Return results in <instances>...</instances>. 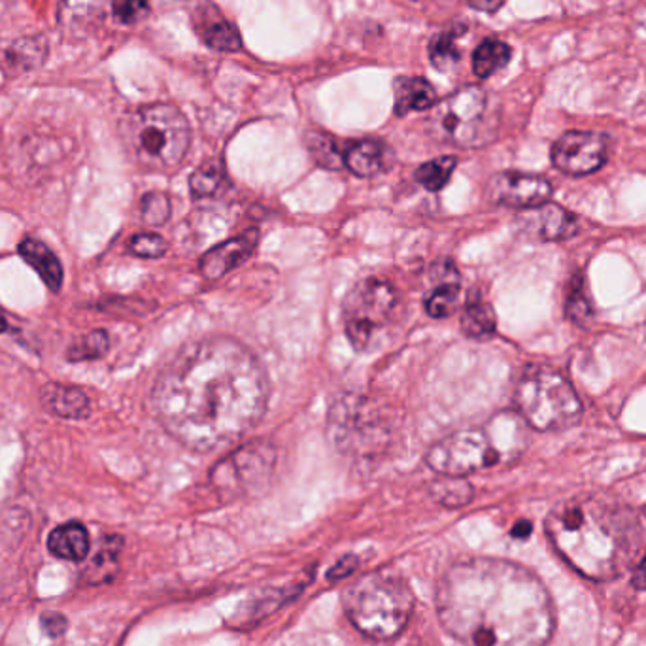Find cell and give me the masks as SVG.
<instances>
[{"label":"cell","mask_w":646,"mask_h":646,"mask_svg":"<svg viewBox=\"0 0 646 646\" xmlns=\"http://www.w3.org/2000/svg\"><path fill=\"white\" fill-rule=\"evenodd\" d=\"M269 384L240 342L211 337L183 346L161 370L152 405L161 426L189 451L237 443L267 410Z\"/></svg>","instance_id":"6da1fadb"},{"label":"cell","mask_w":646,"mask_h":646,"mask_svg":"<svg viewBox=\"0 0 646 646\" xmlns=\"http://www.w3.org/2000/svg\"><path fill=\"white\" fill-rule=\"evenodd\" d=\"M436 610L444 630L467 646H546L556 628L545 584L507 559L452 566L439 586Z\"/></svg>","instance_id":"7a4b0ae2"},{"label":"cell","mask_w":646,"mask_h":646,"mask_svg":"<svg viewBox=\"0 0 646 646\" xmlns=\"http://www.w3.org/2000/svg\"><path fill=\"white\" fill-rule=\"evenodd\" d=\"M546 533L559 556L590 581L624 573L637 550V522L628 510L594 497L561 503L546 518Z\"/></svg>","instance_id":"3957f363"},{"label":"cell","mask_w":646,"mask_h":646,"mask_svg":"<svg viewBox=\"0 0 646 646\" xmlns=\"http://www.w3.org/2000/svg\"><path fill=\"white\" fill-rule=\"evenodd\" d=\"M525 444V421L515 413H499L482 428L444 436L428 452V465L439 474L464 477L516 461Z\"/></svg>","instance_id":"277c9868"},{"label":"cell","mask_w":646,"mask_h":646,"mask_svg":"<svg viewBox=\"0 0 646 646\" xmlns=\"http://www.w3.org/2000/svg\"><path fill=\"white\" fill-rule=\"evenodd\" d=\"M119 137L135 165L150 173H173L182 165L191 131L173 104H148L122 119Z\"/></svg>","instance_id":"5b68a950"},{"label":"cell","mask_w":646,"mask_h":646,"mask_svg":"<svg viewBox=\"0 0 646 646\" xmlns=\"http://www.w3.org/2000/svg\"><path fill=\"white\" fill-rule=\"evenodd\" d=\"M352 624L370 639L397 637L415 610V596L407 582L392 573H370L357 579L342 594Z\"/></svg>","instance_id":"8992f818"},{"label":"cell","mask_w":646,"mask_h":646,"mask_svg":"<svg viewBox=\"0 0 646 646\" xmlns=\"http://www.w3.org/2000/svg\"><path fill=\"white\" fill-rule=\"evenodd\" d=\"M518 415L537 431H563L582 418V403L573 385L550 367H528L515 390Z\"/></svg>","instance_id":"52a82bcc"},{"label":"cell","mask_w":646,"mask_h":646,"mask_svg":"<svg viewBox=\"0 0 646 646\" xmlns=\"http://www.w3.org/2000/svg\"><path fill=\"white\" fill-rule=\"evenodd\" d=\"M429 129L448 144L461 148L486 144L495 131L490 94L474 86L459 89L436 104L429 117Z\"/></svg>","instance_id":"ba28073f"},{"label":"cell","mask_w":646,"mask_h":646,"mask_svg":"<svg viewBox=\"0 0 646 646\" xmlns=\"http://www.w3.org/2000/svg\"><path fill=\"white\" fill-rule=\"evenodd\" d=\"M390 423L367 397L344 395L329 413L327 435L349 456H375L390 443Z\"/></svg>","instance_id":"9c48e42d"},{"label":"cell","mask_w":646,"mask_h":646,"mask_svg":"<svg viewBox=\"0 0 646 646\" xmlns=\"http://www.w3.org/2000/svg\"><path fill=\"white\" fill-rule=\"evenodd\" d=\"M275 467L277 451L273 444H246L212 469V486L219 495L229 499L259 494L269 486Z\"/></svg>","instance_id":"30bf717a"},{"label":"cell","mask_w":646,"mask_h":646,"mask_svg":"<svg viewBox=\"0 0 646 646\" xmlns=\"http://www.w3.org/2000/svg\"><path fill=\"white\" fill-rule=\"evenodd\" d=\"M397 305L392 283L380 278H365L350 291L344 303V324L352 346L357 352L369 349L378 327L384 326Z\"/></svg>","instance_id":"8fae6325"},{"label":"cell","mask_w":646,"mask_h":646,"mask_svg":"<svg viewBox=\"0 0 646 646\" xmlns=\"http://www.w3.org/2000/svg\"><path fill=\"white\" fill-rule=\"evenodd\" d=\"M607 161V139L599 132L569 131L553 145V163L567 176L596 173Z\"/></svg>","instance_id":"7c38bea8"},{"label":"cell","mask_w":646,"mask_h":646,"mask_svg":"<svg viewBox=\"0 0 646 646\" xmlns=\"http://www.w3.org/2000/svg\"><path fill=\"white\" fill-rule=\"evenodd\" d=\"M553 193V183L543 176L525 175L515 170L499 173L487 183V195L494 203L522 211L548 203Z\"/></svg>","instance_id":"4fadbf2b"},{"label":"cell","mask_w":646,"mask_h":646,"mask_svg":"<svg viewBox=\"0 0 646 646\" xmlns=\"http://www.w3.org/2000/svg\"><path fill=\"white\" fill-rule=\"evenodd\" d=\"M523 232L539 240H566L577 235V218L559 204L546 203L520 214Z\"/></svg>","instance_id":"5bb4252c"},{"label":"cell","mask_w":646,"mask_h":646,"mask_svg":"<svg viewBox=\"0 0 646 646\" xmlns=\"http://www.w3.org/2000/svg\"><path fill=\"white\" fill-rule=\"evenodd\" d=\"M257 242H259V232L255 229L240 235L237 239L227 240L224 244L212 248L201 257L199 269L208 280L226 277L227 273L237 269L240 263L246 262L257 246Z\"/></svg>","instance_id":"9a60e30c"},{"label":"cell","mask_w":646,"mask_h":646,"mask_svg":"<svg viewBox=\"0 0 646 646\" xmlns=\"http://www.w3.org/2000/svg\"><path fill=\"white\" fill-rule=\"evenodd\" d=\"M433 290L426 297V311L431 318H448L459 303V273L452 262L436 263L431 270Z\"/></svg>","instance_id":"2e32d148"},{"label":"cell","mask_w":646,"mask_h":646,"mask_svg":"<svg viewBox=\"0 0 646 646\" xmlns=\"http://www.w3.org/2000/svg\"><path fill=\"white\" fill-rule=\"evenodd\" d=\"M195 27L199 37L214 50H240L239 30L235 29L231 23L226 22L212 4H203L199 8L195 14Z\"/></svg>","instance_id":"e0dca14e"},{"label":"cell","mask_w":646,"mask_h":646,"mask_svg":"<svg viewBox=\"0 0 646 646\" xmlns=\"http://www.w3.org/2000/svg\"><path fill=\"white\" fill-rule=\"evenodd\" d=\"M40 400L46 410L59 418H68V420H80L89 415V400L80 388L65 384H48Z\"/></svg>","instance_id":"ac0fdd59"},{"label":"cell","mask_w":646,"mask_h":646,"mask_svg":"<svg viewBox=\"0 0 646 646\" xmlns=\"http://www.w3.org/2000/svg\"><path fill=\"white\" fill-rule=\"evenodd\" d=\"M89 533L81 523L68 522L51 531L48 537L50 553L66 561H84L89 554Z\"/></svg>","instance_id":"d6986e66"},{"label":"cell","mask_w":646,"mask_h":646,"mask_svg":"<svg viewBox=\"0 0 646 646\" xmlns=\"http://www.w3.org/2000/svg\"><path fill=\"white\" fill-rule=\"evenodd\" d=\"M395 114L407 116L410 112H421L435 104L436 93L433 86L423 78L401 76L395 80Z\"/></svg>","instance_id":"ffe728a7"},{"label":"cell","mask_w":646,"mask_h":646,"mask_svg":"<svg viewBox=\"0 0 646 646\" xmlns=\"http://www.w3.org/2000/svg\"><path fill=\"white\" fill-rule=\"evenodd\" d=\"M20 254L23 259L29 263L33 269L37 270L38 277L45 280L46 286L53 293H58L63 286V267L50 248L35 239L23 240L20 244Z\"/></svg>","instance_id":"44dd1931"},{"label":"cell","mask_w":646,"mask_h":646,"mask_svg":"<svg viewBox=\"0 0 646 646\" xmlns=\"http://www.w3.org/2000/svg\"><path fill=\"white\" fill-rule=\"evenodd\" d=\"M461 331L472 341H487L497 331L494 308L486 301L472 295L461 314Z\"/></svg>","instance_id":"7402d4cb"},{"label":"cell","mask_w":646,"mask_h":646,"mask_svg":"<svg viewBox=\"0 0 646 646\" xmlns=\"http://www.w3.org/2000/svg\"><path fill=\"white\" fill-rule=\"evenodd\" d=\"M344 165L362 178H369L384 167V145L377 140H362L344 153Z\"/></svg>","instance_id":"603a6c76"},{"label":"cell","mask_w":646,"mask_h":646,"mask_svg":"<svg viewBox=\"0 0 646 646\" xmlns=\"http://www.w3.org/2000/svg\"><path fill=\"white\" fill-rule=\"evenodd\" d=\"M122 546H124V541L119 537L102 539L101 548L97 550L91 566L86 571L88 582L101 584V582H109L116 574Z\"/></svg>","instance_id":"cb8c5ba5"},{"label":"cell","mask_w":646,"mask_h":646,"mask_svg":"<svg viewBox=\"0 0 646 646\" xmlns=\"http://www.w3.org/2000/svg\"><path fill=\"white\" fill-rule=\"evenodd\" d=\"M510 48L502 40H484L472 55V71L479 78H490L510 61Z\"/></svg>","instance_id":"d4e9b609"},{"label":"cell","mask_w":646,"mask_h":646,"mask_svg":"<svg viewBox=\"0 0 646 646\" xmlns=\"http://www.w3.org/2000/svg\"><path fill=\"white\" fill-rule=\"evenodd\" d=\"M46 55H48L46 38H25L8 50V65L15 73H25L42 65Z\"/></svg>","instance_id":"484cf974"},{"label":"cell","mask_w":646,"mask_h":646,"mask_svg":"<svg viewBox=\"0 0 646 646\" xmlns=\"http://www.w3.org/2000/svg\"><path fill=\"white\" fill-rule=\"evenodd\" d=\"M431 495L444 507L458 508L465 507L467 503L471 502L474 490L464 477L443 474L441 479L431 484Z\"/></svg>","instance_id":"4316f807"},{"label":"cell","mask_w":646,"mask_h":646,"mask_svg":"<svg viewBox=\"0 0 646 646\" xmlns=\"http://www.w3.org/2000/svg\"><path fill=\"white\" fill-rule=\"evenodd\" d=\"M458 165V160L446 155V157H436V160L423 163L415 173L416 182L429 189V191H439L443 189L451 180L454 168Z\"/></svg>","instance_id":"83f0119b"},{"label":"cell","mask_w":646,"mask_h":646,"mask_svg":"<svg viewBox=\"0 0 646 646\" xmlns=\"http://www.w3.org/2000/svg\"><path fill=\"white\" fill-rule=\"evenodd\" d=\"M459 33L461 30L443 33L441 37L433 40V45L429 48V59H431V63H433L436 71L451 73V71H454V66L458 65L459 59H461V51L458 50V45H456Z\"/></svg>","instance_id":"f1b7e54d"},{"label":"cell","mask_w":646,"mask_h":646,"mask_svg":"<svg viewBox=\"0 0 646 646\" xmlns=\"http://www.w3.org/2000/svg\"><path fill=\"white\" fill-rule=\"evenodd\" d=\"M224 178H226L224 163L219 160L206 161L204 165L195 168V173L189 178V188L195 197H211L218 191Z\"/></svg>","instance_id":"f546056e"},{"label":"cell","mask_w":646,"mask_h":646,"mask_svg":"<svg viewBox=\"0 0 646 646\" xmlns=\"http://www.w3.org/2000/svg\"><path fill=\"white\" fill-rule=\"evenodd\" d=\"M306 148L320 167L329 168V170H339L344 167V155L339 152V145L331 137L321 135V132H311V135H306Z\"/></svg>","instance_id":"4dcf8cb0"},{"label":"cell","mask_w":646,"mask_h":646,"mask_svg":"<svg viewBox=\"0 0 646 646\" xmlns=\"http://www.w3.org/2000/svg\"><path fill=\"white\" fill-rule=\"evenodd\" d=\"M110 349V339L106 331H93V333L81 337L80 341L74 342L68 350V359L71 362H86V359H97L104 356Z\"/></svg>","instance_id":"1f68e13d"},{"label":"cell","mask_w":646,"mask_h":646,"mask_svg":"<svg viewBox=\"0 0 646 646\" xmlns=\"http://www.w3.org/2000/svg\"><path fill=\"white\" fill-rule=\"evenodd\" d=\"M140 212H142V218H144L145 224H150V226H163L170 218L173 204H170V199L165 193L152 191V193L142 197Z\"/></svg>","instance_id":"d6a6232c"},{"label":"cell","mask_w":646,"mask_h":646,"mask_svg":"<svg viewBox=\"0 0 646 646\" xmlns=\"http://www.w3.org/2000/svg\"><path fill=\"white\" fill-rule=\"evenodd\" d=\"M129 248H131L132 254L139 255V257H145V259L163 257V255L167 254L168 250L167 242H165L163 237H160V235H150V232L135 235L131 242H129Z\"/></svg>","instance_id":"836d02e7"},{"label":"cell","mask_w":646,"mask_h":646,"mask_svg":"<svg viewBox=\"0 0 646 646\" xmlns=\"http://www.w3.org/2000/svg\"><path fill=\"white\" fill-rule=\"evenodd\" d=\"M150 0H114V14L122 23H135L144 17Z\"/></svg>","instance_id":"e575fe53"},{"label":"cell","mask_w":646,"mask_h":646,"mask_svg":"<svg viewBox=\"0 0 646 646\" xmlns=\"http://www.w3.org/2000/svg\"><path fill=\"white\" fill-rule=\"evenodd\" d=\"M567 314H569V318H571V320L579 321L581 326H584V321L590 320L592 308H590L588 299H586V295H584L582 290H579V288H574L573 293L569 295V303H567Z\"/></svg>","instance_id":"d590c367"},{"label":"cell","mask_w":646,"mask_h":646,"mask_svg":"<svg viewBox=\"0 0 646 646\" xmlns=\"http://www.w3.org/2000/svg\"><path fill=\"white\" fill-rule=\"evenodd\" d=\"M40 625L42 632L50 637V639H58L61 635H65L66 628H68V620L59 612H45L40 617Z\"/></svg>","instance_id":"8d00e7d4"},{"label":"cell","mask_w":646,"mask_h":646,"mask_svg":"<svg viewBox=\"0 0 646 646\" xmlns=\"http://www.w3.org/2000/svg\"><path fill=\"white\" fill-rule=\"evenodd\" d=\"M469 4L484 14H495L505 4V0H469Z\"/></svg>","instance_id":"74e56055"},{"label":"cell","mask_w":646,"mask_h":646,"mask_svg":"<svg viewBox=\"0 0 646 646\" xmlns=\"http://www.w3.org/2000/svg\"><path fill=\"white\" fill-rule=\"evenodd\" d=\"M633 586L637 590H646V556L641 561L637 569H635V573H633Z\"/></svg>","instance_id":"f35d334b"},{"label":"cell","mask_w":646,"mask_h":646,"mask_svg":"<svg viewBox=\"0 0 646 646\" xmlns=\"http://www.w3.org/2000/svg\"><path fill=\"white\" fill-rule=\"evenodd\" d=\"M531 533V523L530 522H520L516 525L515 530H512V535L515 537H528Z\"/></svg>","instance_id":"ab89813d"},{"label":"cell","mask_w":646,"mask_h":646,"mask_svg":"<svg viewBox=\"0 0 646 646\" xmlns=\"http://www.w3.org/2000/svg\"><path fill=\"white\" fill-rule=\"evenodd\" d=\"M155 2H160V4H165V2H175V0H155Z\"/></svg>","instance_id":"60d3db41"},{"label":"cell","mask_w":646,"mask_h":646,"mask_svg":"<svg viewBox=\"0 0 646 646\" xmlns=\"http://www.w3.org/2000/svg\"><path fill=\"white\" fill-rule=\"evenodd\" d=\"M645 515H646V507H645Z\"/></svg>","instance_id":"b9f144b4"}]
</instances>
